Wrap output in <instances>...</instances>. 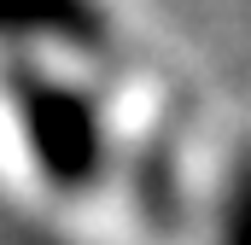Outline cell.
<instances>
[{
	"label": "cell",
	"instance_id": "obj_1",
	"mask_svg": "<svg viewBox=\"0 0 251 245\" xmlns=\"http://www.w3.org/2000/svg\"><path fill=\"white\" fill-rule=\"evenodd\" d=\"M6 105L18 122L24 158L35 164V175L53 193H88L105 175L111 158V134H105V111L82 82L47 76L35 64H12L6 70Z\"/></svg>",
	"mask_w": 251,
	"mask_h": 245
},
{
	"label": "cell",
	"instance_id": "obj_2",
	"mask_svg": "<svg viewBox=\"0 0 251 245\" xmlns=\"http://www.w3.org/2000/svg\"><path fill=\"white\" fill-rule=\"evenodd\" d=\"M0 41L100 47L105 41V12L94 0H0Z\"/></svg>",
	"mask_w": 251,
	"mask_h": 245
},
{
	"label": "cell",
	"instance_id": "obj_3",
	"mask_svg": "<svg viewBox=\"0 0 251 245\" xmlns=\"http://www.w3.org/2000/svg\"><path fill=\"white\" fill-rule=\"evenodd\" d=\"M210 245H251V146L228 164L210 210Z\"/></svg>",
	"mask_w": 251,
	"mask_h": 245
}]
</instances>
